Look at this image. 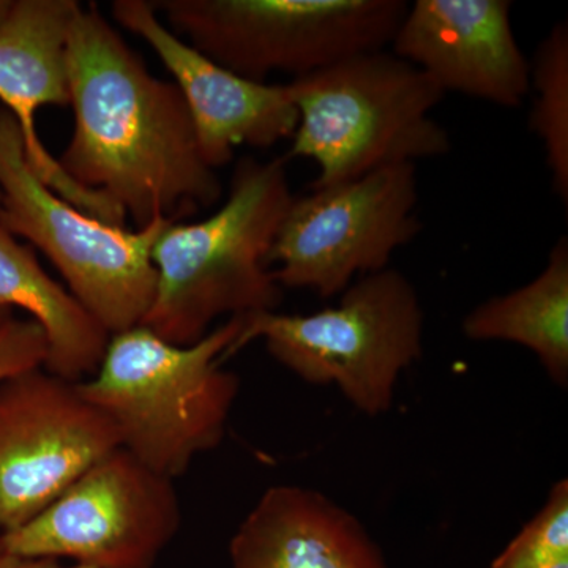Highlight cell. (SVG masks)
I'll list each match as a JSON object with an SVG mask.
<instances>
[{"label": "cell", "mask_w": 568, "mask_h": 568, "mask_svg": "<svg viewBox=\"0 0 568 568\" xmlns=\"http://www.w3.org/2000/svg\"><path fill=\"white\" fill-rule=\"evenodd\" d=\"M544 568H568V558L560 559V560H558V562L551 564V566H547Z\"/></svg>", "instance_id": "603a6c76"}, {"label": "cell", "mask_w": 568, "mask_h": 568, "mask_svg": "<svg viewBox=\"0 0 568 568\" xmlns=\"http://www.w3.org/2000/svg\"><path fill=\"white\" fill-rule=\"evenodd\" d=\"M0 551H2V532H0Z\"/></svg>", "instance_id": "cb8c5ba5"}, {"label": "cell", "mask_w": 568, "mask_h": 568, "mask_svg": "<svg viewBox=\"0 0 568 568\" xmlns=\"http://www.w3.org/2000/svg\"><path fill=\"white\" fill-rule=\"evenodd\" d=\"M287 88L298 112L290 156L316 164L312 189L450 152V134L433 118L446 93L386 48L347 55Z\"/></svg>", "instance_id": "277c9868"}, {"label": "cell", "mask_w": 568, "mask_h": 568, "mask_svg": "<svg viewBox=\"0 0 568 568\" xmlns=\"http://www.w3.org/2000/svg\"><path fill=\"white\" fill-rule=\"evenodd\" d=\"M168 28L246 80L305 77L357 52L384 50L403 0H156Z\"/></svg>", "instance_id": "52a82bcc"}, {"label": "cell", "mask_w": 568, "mask_h": 568, "mask_svg": "<svg viewBox=\"0 0 568 568\" xmlns=\"http://www.w3.org/2000/svg\"><path fill=\"white\" fill-rule=\"evenodd\" d=\"M77 0H11L0 20V103L20 130L26 160L44 185L67 203L112 226H126V215L100 194L63 173L37 130V111L69 106L67 43Z\"/></svg>", "instance_id": "4fadbf2b"}, {"label": "cell", "mask_w": 568, "mask_h": 568, "mask_svg": "<svg viewBox=\"0 0 568 568\" xmlns=\"http://www.w3.org/2000/svg\"><path fill=\"white\" fill-rule=\"evenodd\" d=\"M181 525L174 480L119 447L31 521L2 534V549L89 568H152Z\"/></svg>", "instance_id": "9c48e42d"}, {"label": "cell", "mask_w": 568, "mask_h": 568, "mask_svg": "<svg viewBox=\"0 0 568 568\" xmlns=\"http://www.w3.org/2000/svg\"><path fill=\"white\" fill-rule=\"evenodd\" d=\"M111 13L152 48L174 78L212 170L233 162L242 145L268 149L293 136L298 112L287 82L246 80L224 69L175 36L148 0H115Z\"/></svg>", "instance_id": "8fae6325"}, {"label": "cell", "mask_w": 568, "mask_h": 568, "mask_svg": "<svg viewBox=\"0 0 568 568\" xmlns=\"http://www.w3.org/2000/svg\"><path fill=\"white\" fill-rule=\"evenodd\" d=\"M11 6V0H0V20L6 17L7 11H9Z\"/></svg>", "instance_id": "44dd1931"}, {"label": "cell", "mask_w": 568, "mask_h": 568, "mask_svg": "<svg viewBox=\"0 0 568 568\" xmlns=\"http://www.w3.org/2000/svg\"><path fill=\"white\" fill-rule=\"evenodd\" d=\"M568 558V481L559 480L547 503L530 519L491 568H544Z\"/></svg>", "instance_id": "ac0fdd59"}, {"label": "cell", "mask_w": 568, "mask_h": 568, "mask_svg": "<svg viewBox=\"0 0 568 568\" xmlns=\"http://www.w3.org/2000/svg\"><path fill=\"white\" fill-rule=\"evenodd\" d=\"M529 129L544 145L551 189L568 203V22H556L529 59Z\"/></svg>", "instance_id": "e0dca14e"}, {"label": "cell", "mask_w": 568, "mask_h": 568, "mask_svg": "<svg viewBox=\"0 0 568 568\" xmlns=\"http://www.w3.org/2000/svg\"><path fill=\"white\" fill-rule=\"evenodd\" d=\"M510 0H416L392 52L428 74L444 93L503 108L529 97V59L511 28Z\"/></svg>", "instance_id": "7c38bea8"}, {"label": "cell", "mask_w": 568, "mask_h": 568, "mask_svg": "<svg viewBox=\"0 0 568 568\" xmlns=\"http://www.w3.org/2000/svg\"><path fill=\"white\" fill-rule=\"evenodd\" d=\"M242 327L244 316L230 317L178 346L138 325L111 335L95 375L78 387L118 428L122 448L175 480L222 444L241 386L222 362Z\"/></svg>", "instance_id": "3957f363"}, {"label": "cell", "mask_w": 568, "mask_h": 568, "mask_svg": "<svg viewBox=\"0 0 568 568\" xmlns=\"http://www.w3.org/2000/svg\"><path fill=\"white\" fill-rule=\"evenodd\" d=\"M74 129L63 173L106 197L136 230L185 222L223 196L174 82L153 77L95 2L80 7L67 43Z\"/></svg>", "instance_id": "6da1fadb"}, {"label": "cell", "mask_w": 568, "mask_h": 568, "mask_svg": "<svg viewBox=\"0 0 568 568\" xmlns=\"http://www.w3.org/2000/svg\"><path fill=\"white\" fill-rule=\"evenodd\" d=\"M9 317H11L10 310L2 308V306H0V324L6 323Z\"/></svg>", "instance_id": "7402d4cb"}, {"label": "cell", "mask_w": 568, "mask_h": 568, "mask_svg": "<svg viewBox=\"0 0 568 568\" xmlns=\"http://www.w3.org/2000/svg\"><path fill=\"white\" fill-rule=\"evenodd\" d=\"M286 159L235 164L219 211L196 223H171L153 246L155 295L141 325L164 342L190 346L223 316L276 312L283 287L268 254L293 201Z\"/></svg>", "instance_id": "7a4b0ae2"}, {"label": "cell", "mask_w": 568, "mask_h": 568, "mask_svg": "<svg viewBox=\"0 0 568 568\" xmlns=\"http://www.w3.org/2000/svg\"><path fill=\"white\" fill-rule=\"evenodd\" d=\"M231 568H388L365 526L316 489H265L230 545Z\"/></svg>", "instance_id": "5bb4252c"}, {"label": "cell", "mask_w": 568, "mask_h": 568, "mask_svg": "<svg viewBox=\"0 0 568 568\" xmlns=\"http://www.w3.org/2000/svg\"><path fill=\"white\" fill-rule=\"evenodd\" d=\"M119 447L118 428L78 383L43 366L0 383V532L31 521Z\"/></svg>", "instance_id": "30bf717a"}, {"label": "cell", "mask_w": 568, "mask_h": 568, "mask_svg": "<svg viewBox=\"0 0 568 568\" xmlns=\"http://www.w3.org/2000/svg\"><path fill=\"white\" fill-rule=\"evenodd\" d=\"M0 224L41 250L69 291L108 334L142 324L155 295L153 246L170 220L141 230L112 226L74 207L26 160L17 122L0 108Z\"/></svg>", "instance_id": "8992f818"}, {"label": "cell", "mask_w": 568, "mask_h": 568, "mask_svg": "<svg viewBox=\"0 0 568 568\" xmlns=\"http://www.w3.org/2000/svg\"><path fill=\"white\" fill-rule=\"evenodd\" d=\"M0 204H2V194H0Z\"/></svg>", "instance_id": "d4e9b609"}, {"label": "cell", "mask_w": 568, "mask_h": 568, "mask_svg": "<svg viewBox=\"0 0 568 568\" xmlns=\"http://www.w3.org/2000/svg\"><path fill=\"white\" fill-rule=\"evenodd\" d=\"M48 342L39 324L9 317L0 324V383L28 369L44 366Z\"/></svg>", "instance_id": "d6986e66"}, {"label": "cell", "mask_w": 568, "mask_h": 568, "mask_svg": "<svg viewBox=\"0 0 568 568\" xmlns=\"http://www.w3.org/2000/svg\"><path fill=\"white\" fill-rule=\"evenodd\" d=\"M0 568H89L77 566H62L59 560L47 558H28V556L11 555L0 551Z\"/></svg>", "instance_id": "ffe728a7"}, {"label": "cell", "mask_w": 568, "mask_h": 568, "mask_svg": "<svg viewBox=\"0 0 568 568\" xmlns=\"http://www.w3.org/2000/svg\"><path fill=\"white\" fill-rule=\"evenodd\" d=\"M417 164L410 163L294 196L268 254L276 283L323 298L345 293L417 237Z\"/></svg>", "instance_id": "ba28073f"}, {"label": "cell", "mask_w": 568, "mask_h": 568, "mask_svg": "<svg viewBox=\"0 0 568 568\" xmlns=\"http://www.w3.org/2000/svg\"><path fill=\"white\" fill-rule=\"evenodd\" d=\"M425 315L414 284L387 267L355 280L339 304L313 315L244 316L224 361L254 339L284 368L315 386L335 384L369 417L394 405L398 377L424 353Z\"/></svg>", "instance_id": "5b68a950"}, {"label": "cell", "mask_w": 568, "mask_h": 568, "mask_svg": "<svg viewBox=\"0 0 568 568\" xmlns=\"http://www.w3.org/2000/svg\"><path fill=\"white\" fill-rule=\"evenodd\" d=\"M0 306L20 308L40 325L48 342L44 369L71 383L93 376L111 335L41 267L31 246L0 224Z\"/></svg>", "instance_id": "9a60e30c"}, {"label": "cell", "mask_w": 568, "mask_h": 568, "mask_svg": "<svg viewBox=\"0 0 568 568\" xmlns=\"http://www.w3.org/2000/svg\"><path fill=\"white\" fill-rule=\"evenodd\" d=\"M473 342H507L532 351L552 383L568 386V241L560 235L547 265L525 286L470 310L462 324Z\"/></svg>", "instance_id": "2e32d148"}]
</instances>
